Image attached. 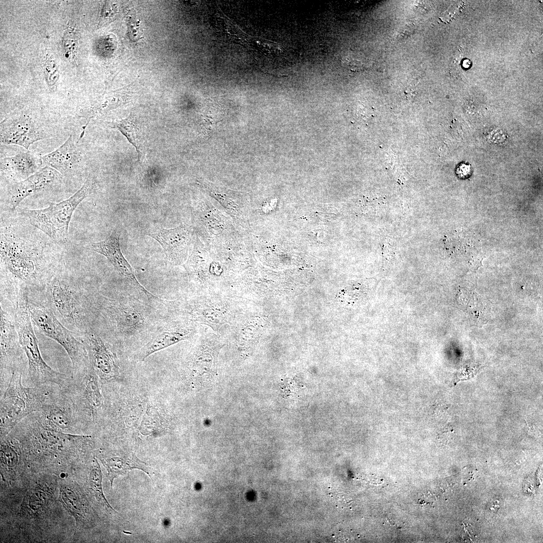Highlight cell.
I'll use <instances>...</instances> for the list:
<instances>
[{
  "instance_id": "ffe728a7",
  "label": "cell",
  "mask_w": 543,
  "mask_h": 543,
  "mask_svg": "<svg viewBox=\"0 0 543 543\" xmlns=\"http://www.w3.org/2000/svg\"><path fill=\"white\" fill-rule=\"evenodd\" d=\"M80 158L71 135L57 149L41 156L43 166L50 167L64 176L78 164Z\"/></svg>"
},
{
  "instance_id": "cb8c5ba5",
  "label": "cell",
  "mask_w": 543,
  "mask_h": 543,
  "mask_svg": "<svg viewBox=\"0 0 543 543\" xmlns=\"http://www.w3.org/2000/svg\"><path fill=\"white\" fill-rule=\"evenodd\" d=\"M88 483L90 489L93 492L97 500L105 507L115 511L107 501L103 493L102 474L100 466L96 459H94L93 469L89 474Z\"/></svg>"
},
{
  "instance_id": "30bf717a",
  "label": "cell",
  "mask_w": 543,
  "mask_h": 543,
  "mask_svg": "<svg viewBox=\"0 0 543 543\" xmlns=\"http://www.w3.org/2000/svg\"><path fill=\"white\" fill-rule=\"evenodd\" d=\"M47 137L38 124L27 115L7 118L1 123V143L16 144L28 149L34 142Z\"/></svg>"
},
{
  "instance_id": "7a4b0ae2",
  "label": "cell",
  "mask_w": 543,
  "mask_h": 543,
  "mask_svg": "<svg viewBox=\"0 0 543 543\" xmlns=\"http://www.w3.org/2000/svg\"><path fill=\"white\" fill-rule=\"evenodd\" d=\"M14 318L20 343L27 359L25 382L28 387H38L49 383L63 388L67 387L71 377L53 370L43 359L27 304L22 300L16 304Z\"/></svg>"
},
{
  "instance_id": "4fadbf2b",
  "label": "cell",
  "mask_w": 543,
  "mask_h": 543,
  "mask_svg": "<svg viewBox=\"0 0 543 543\" xmlns=\"http://www.w3.org/2000/svg\"><path fill=\"white\" fill-rule=\"evenodd\" d=\"M108 313L116 329L122 335H135L146 326V318L143 308L130 300L112 302Z\"/></svg>"
},
{
  "instance_id": "44dd1931",
  "label": "cell",
  "mask_w": 543,
  "mask_h": 543,
  "mask_svg": "<svg viewBox=\"0 0 543 543\" xmlns=\"http://www.w3.org/2000/svg\"><path fill=\"white\" fill-rule=\"evenodd\" d=\"M100 460L107 470L111 487L116 478L125 475L133 469H140L150 476L146 464L132 452H119L102 457Z\"/></svg>"
},
{
  "instance_id": "4316f807",
  "label": "cell",
  "mask_w": 543,
  "mask_h": 543,
  "mask_svg": "<svg viewBox=\"0 0 543 543\" xmlns=\"http://www.w3.org/2000/svg\"><path fill=\"white\" fill-rule=\"evenodd\" d=\"M342 62L347 68L353 71L363 70L366 66L363 57L353 53L347 54L342 57Z\"/></svg>"
},
{
  "instance_id": "d6986e66",
  "label": "cell",
  "mask_w": 543,
  "mask_h": 543,
  "mask_svg": "<svg viewBox=\"0 0 543 543\" xmlns=\"http://www.w3.org/2000/svg\"><path fill=\"white\" fill-rule=\"evenodd\" d=\"M1 171L14 179L24 180L43 166L41 156L30 151L1 159Z\"/></svg>"
},
{
  "instance_id": "484cf974",
  "label": "cell",
  "mask_w": 543,
  "mask_h": 543,
  "mask_svg": "<svg viewBox=\"0 0 543 543\" xmlns=\"http://www.w3.org/2000/svg\"><path fill=\"white\" fill-rule=\"evenodd\" d=\"M44 62L46 81L49 85L52 86L59 78L57 65L52 56L49 54L45 55Z\"/></svg>"
},
{
  "instance_id": "9c48e42d",
  "label": "cell",
  "mask_w": 543,
  "mask_h": 543,
  "mask_svg": "<svg viewBox=\"0 0 543 543\" xmlns=\"http://www.w3.org/2000/svg\"><path fill=\"white\" fill-rule=\"evenodd\" d=\"M24 352L20 343L14 319L1 307V395L5 392L12 373L23 371Z\"/></svg>"
},
{
  "instance_id": "7c38bea8",
  "label": "cell",
  "mask_w": 543,
  "mask_h": 543,
  "mask_svg": "<svg viewBox=\"0 0 543 543\" xmlns=\"http://www.w3.org/2000/svg\"><path fill=\"white\" fill-rule=\"evenodd\" d=\"M92 249L105 256L115 270L125 278L139 292L151 300L158 298L147 290L137 280L133 269L121 250L119 233L114 230L105 240L90 244Z\"/></svg>"
},
{
  "instance_id": "3957f363",
  "label": "cell",
  "mask_w": 543,
  "mask_h": 543,
  "mask_svg": "<svg viewBox=\"0 0 543 543\" xmlns=\"http://www.w3.org/2000/svg\"><path fill=\"white\" fill-rule=\"evenodd\" d=\"M0 248L3 267L19 281L34 283L39 276L43 246L29 241L11 227L1 226Z\"/></svg>"
},
{
  "instance_id": "83f0119b",
  "label": "cell",
  "mask_w": 543,
  "mask_h": 543,
  "mask_svg": "<svg viewBox=\"0 0 543 543\" xmlns=\"http://www.w3.org/2000/svg\"><path fill=\"white\" fill-rule=\"evenodd\" d=\"M29 497L28 502L31 510L37 511L45 506L46 502V495L42 491H35Z\"/></svg>"
},
{
  "instance_id": "7402d4cb",
  "label": "cell",
  "mask_w": 543,
  "mask_h": 543,
  "mask_svg": "<svg viewBox=\"0 0 543 543\" xmlns=\"http://www.w3.org/2000/svg\"><path fill=\"white\" fill-rule=\"evenodd\" d=\"M112 124L113 127L119 130L135 147L139 160H142L145 152L144 140L140 127L135 117L130 115Z\"/></svg>"
},
{
  "instance_id": "e0dca14e",
  "label": "cell",
  "mask_w": 543,
  "mask_h": 543,
  "mask_svg": "<svg viewBox=\"0 0 543 543\" xmlns=\"http://www.w3.org/2000/svg\"><path fill=\"white\" fill-rule=\"evenodd\" d=\"M50 301L55 310L64 319L74 323L78 318V307L74 291L66 283L52 278L48 284Z\"/></svg>"
},
{
  "instance_id": "52a82bcc",
  "label": "cell",
  "mask_w": 543,
  "mask_h": 543,
  "mask_svg": "<svg viewBox=\"0 0 543 543\" xmlns=\"http://www.w3.org/2000/svg\"><path fill=\"white\" fill-rule=\"evenodd\" d=\"M63 388L74 406L82 426L86 421L97 418L102 398L92 365L85 371L71 376L69 384Z\"/></svg>"
},
{
  "instance_id": "277c9868",
  "label": "cell",
  "mask_w": 543,
  "mask_h": 543,
  "mask_svg": "<svg viewBox=\"0 0 543 543\" xmlns=\"http://www.w3.org/2000/svg\"><path fill=\"white\" fill-rule=\"evenodd\" d=\"M96 182L88 176L82 187L69 198L58 203H50L44 209L24 210L22 214L30 223L54 242H67L68 227L73 213L78 205L93 192Z\"/></svg>"
},
{
  "instance_id": "603a6c76",
  "label": "cell",
  "mask_w": 543,
  "mask_h": 543,
  "mask_svg": "<svg viewBox=\"0 0 543 543\" xmlns=\"http://www.w3.org/2000/svg\"><path fill=\"white\" fill-rule=\"evenodd\" d=\"M59 500L65 509L79 520L84 514L82 503L76 491L68 485H62L59 491Z\"/></svg>"
},
{
  "instance_id": "ba28073f",
  "label": "cell",
  "mask_w": 543,
  "mask_h": 543,
  "mask_svg": "<svg viewBox=\"0 0 543 543\" xmlns=\"http://www.w3.org/2000/svg\"><path fill=\"white\" fill-rule=\"evenodd\" d=\"M34 413L42 425L58 431L71 434L82 426L71 399L59 386L42 408Z\"/></svg>"
},
{
  "instance_id": "6da1fadb",
  "label": "cell",
  "mask_w": 543,
  "mask_h": 543,
  "mask_svg": "<svg viewBox=\"0 0 543 543\" xmlns=\"http://www.w3.org/2000/svg\"><path fill=\"white\" fill-rule=\"evenodd\" d=\"M23 371L13 372L9 384L1 395V438L8 435L23 419L39 411L58 385L46 384L25 387L22 383Z\"/></svg>"
},
{
  "instance_id": "5bb4252c",
  "label": "cell",
  "mask_w": 543,
  "mask_h": 543,
  "mask_svg": "<svg viewBox=\"0 0 543 543\" xmlns=\"http://www.w3.org/2000/svg\"><path fill=\"white\" fill-rule=\"evenodd\" d=\"M147 235L159 242L172 264H184L191 239L188 228L185 226L170 229L158 227Z\"/></svg>"
},
{
  "instance_id": "ac0fdd59",
  "label": "cell",
  "mask_w": 543,
  "mask_h": 543,
  "mask_svg": "<svg viewBox=\"0 0 543 543\" xmlns=\"http://www.w3.org/2000/svg\"><path fill=\"white\" fill-rule=\"evenodd\" d=\"M131 94L130 92L124 89L111 91L104 94L89 106L81 109L78 116L84 118L86 122L82 127V131L79 140L83 136L85 129L92 118L103 116L111 111L124 105L129 101L131 97Z\"/></svg>"
},
{
  "instance_id": "2e32d148",
  "label": "cell",
  "mask_w": 543,
  "mask_h": 543,
  "mask_svg": "<svg viewBox=\"0 0 543 543\" xmlns=\"http://www.w3.org/2000/svg\"><path fill=\"white\" fill-rule=\"evenodd\" d=\"M195 329L193 322H180L165 328L152 337L140 352V358L144 360L150 355L193 336Z\"/></svg>"
},
{
  "instance_id": "8992f818",
  "label": "cell",
  "mask_w": 543,
  "mask_h": 543,
  "mask_svg": "<svg viewBox=\"0 0 543 543\" xmlns=\"http://www.w3.org/2000/svg\"><path fill=\"white\" fill-rule=\"evenodd\" d=\"M185 311L189 320L217 333L223 325H231L242 310L232 296L210 293L190 300Z\"/></svg>"
},
{
  "instance_id": "d4e9b609",
  "label": "cell",
  "mask_w": 543,
  "mask_h": 543,
  "mask_svg": "<svg viewBox=\"0 0 543 543\" xmlns=\"http://www.w3.org/2000/svg\"><path fill=\"white\" fill-rule=\"evenodd\" d=\"M63 47L67 59L75 58L77 49L78 40L75 28L69 26L66 30L63 37Z\"/></svg>"
},
{
  "instance_id": "5b68a950",
  "label": "cell",
  "mask_w": 543,
  "mask_h": 543,
  "mask_svg": "<svg viewBox=\"0 0 543 543\" xmlns=\"http://www.w3.org/2000/svg\"><path fill=\"white\" fill-rule=\"evenodd\" d=\"M27 305L32 320L42 333L58 343L67 352L72 364L71 376L87 369L91 364L82 342L59 321L51 310L42 306Z\"/></svg>"
},
{
  "instance_id": "8fae6325",
  "label": "cell",
  "mask_w": 543,
  "mask_h": 543,
  "mask_svg": "<svg viewBox=\"0 0 543 543\" xmlns=\"http://www.w3.org/2000/svg\"><path fill=\"white\" fill-rule=\"evenodd\" d=\"M61 175L55 169L46 166L27 178L14 182L7 190L6 204L8 207L14 209L26 197L50 189L59 182Z\"/></svg>"
},
{
  "instance_id": "9a60e30c",
  "label": "cell",
  "mask_w": 543,
  "mask_h": 543,
  "mask_svg": "<svg viewBox=\"0 0 543 543\" xmlns=\"http://www.w3.org/2000/svg\"><path fill=\"white\" fill-rule=\"evenodd\" d=\"M82 343L86 349L90 364L100 378L104 381L115 378L118 367L111 346L93 333L86 334Z\"/></svg>"
}]
</instances>
